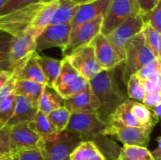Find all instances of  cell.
Here are the masks:
<instances>
[{"label":"cell","mask_w":161,"mask_h":160,"mask_svg":"<svg viewBox=\"0 0 161 160\" xmlns=\"http://www.w3.org/2000/svg\"><path fill=\"white\" fill-rule=\"evenodd\" d=\"M38 54L34 51L19 61L13 70V76L16 79L36 82L47 86V80L38 64Z\"/></svg>","instance_id":"obj_16"},{"label":"cell","mask_w":161,"mask_h":160,"mask_svg":"<svg viewBox=\"0 0 161 160\" xmlns=\"http://www.w3.org/2000/svg\"><path fill=\"white\" fill-rule=\"evenodd\" d=\"M79 6L71 0H58V6L52 16L49 25L71 24Z\"/></svg>","instance_id":"obj_24"},{"label":"cell","mask_w":161,"mask_h":160,"mask_svg":"<svg viewBox=\"0 0 161 160\" xmlns=\"http://www.w3.org/2000/svg\"><path fill=\"white\" fill-rule=\"evenodd\" d=\"M64 106V98L52 88L46 86L38 101V110L45 115Z\"/></svg>","instance_id":"obj_25"},{"label":"cell","mask_w":161,"mask_h":160,"mask_svg":"<svg viewBox=\"0 0 161 160\" xmlns=\"http://www.w3.org/2000/svg\"><path fill=\"white\" fill-rule=\"evenodd\" d=\"M38 3H40V0H7L0 10V17Z\"/></svg>","instance_id":"obj_37"},{"label":"cell","mask_w":161,"mask_h":160,"mask_svg":"<svg viewBox=\"0 0 161 160\" xmlns=\"http://www.w3.org/2000/svg\"><path fill=\"white\" fill-rule=\"evenodd\" d=\"M42 3H35L0 17V31L15 36L29 27Z\"/></svg>","instance_id":"obj_8"},{"label":"cell","mask_w":161,"mask_h":160,"mask_svg":"<svg viewBox=\"0 0 161 160\" xmlns=\"http://www.w3.org/2000/svg\"><path fill=\"white\" fill-rule=\"evenodd\" d=\"M7 1V0H0V10H1V9L3 8V5L6 3V2Z\"/></svg>","instance_id":"obj_46"},{"label":"cell","mask_w":161,"mask_h":160,"mask_svg":"<svg viewBox=\"0 0 161 160\" xmlns=\"http://www.w3.org/2000/svg\"><path fill=\"white\" fill-rule=\"evenodd\" d=\"M4 160H10V154H9V156H8L7 158H5Z\"/></svg>","instance_id":"obj_50"},{"label":"cell","mask_w":161,"mask_h":160,"mask_svg":"<svg viewBox=\"0 0 161 160\" xmlns=\"http://www.w3.org/2000/svg\"><path fill=\"white\" fill-rule=\"evenodd\" d=\"M13 76V72L10 71H3L0 72V90L7 83L8 80Z\"/></svg>","instance_id":"obj_42"},{"label":"cell","mask_w":161,"mask_h":160,"mask_svg":"<svg viewBox=\"0 0 161 160\" xmlns=\"http://www.w3.org/2000/svg\"><path fill=\"white\" fill-rule=\"evenodd\" d=\"M0 146L11 152L9 136H8L7 132H6V129L4 127L2 126H0Z\"/></svg>","instance_id":"obj_41"},{"label":"cell","mask_w":161,"mask_h":160,"mask_svg":"<svg viewBox=\"0 0 161 160\" xmlns=\"http://www.w3.org/2000/svg\"><path fill=\"white\" fill-rule=\"evenodd\" d=\"M27 124L28 127L39 136H45L57 132L54 127L49 121L47 115L39 110L34 119Z\"/></svg>","instance_id":"obj_28"},{"label":"cell","mask_w":161,"mask_h":160,"mask_svg":"<svg viewBox=\"0 0 161 160\" xmlns=\"http://www.w3.org/2000/svg\"><path fill=\"white\" fill-rule=\"evenodd\" d=\"M126 84H127V96L133 100L142 103V100L146 93L142 80L135 74H133L128 78Z\"/></svg>","instance_id":"obj_32"},{"label":"cell","mask_w":161,"mask_h":160,"mask_svg":"<svg viewBox=\"0 0 161 160\" xmlns=\"http://www.w3.org/2000/svg\"><path fill=\"white\" fill-rule=\"evenodd\" d=\"M138 13L137 0H112L103 17L100 33L107 36L127 19Z\"/></svg>","instance_id":"obj_6"},{"label":"cell","mask_w":161,"mask_h":160,"mask_svg":"<svg viewBox=\"0 0 161 160\" xmlns=\"http://www.w3.org/2000/svg\"><path fill=\"white\" fill-rule=\"evenodd\" d=\"M64 107L71 114L73 113H95L97 103L90 87L76 94L64 99Z\"/></svg>","instance_id":"obj_19"},{"label":"cell","mask_w":161,"mask_h":160,"mask_svg":"<svg viewBox=\"0 0 161 160\" xmlns=\"http://www.w3.org/2000/svg\"><path fill=\"white\" fill-rule=\"evenodd\" d=\"M145 41L146 44L152 51L153 54L157 60L160 61V50H161V35L160 32L156 31L148 24H144L142 29Z\"/></svg>","instance_id":"obj_29"},{"label":"cell","mask_w":161,"mask_h":160,"mask_svg":"<svg viewBox=\"0 0 161 160\" xmlns=\"http://www.w3.org/2000/svg\"><path fill=\"white\" fill-rule=\"evenodd\" d=\"M116 160H153V158L146 147L124 144Z\"/></svg>","instance_id":"obj_27"},{"label":"cell","mask_w":161,"mask_h":160,"mask_svg":"<svg viewBox=\"0 0 161 160\" xmlns=\"http://www.w3.org/2000/svg\"><path fill=\"white\" fill-rule=\"evenodd\" d=\"M90 87L89 82L80 75L64 57L61 60L59 74L52 89L65 99Z\"/></svg>","instance_id":"obj_5"},{"label":"cell","mask_w":161,"mask_h":160,"mask_svg":"<svg viewBox=\"0 0 161 160\" xmlns=\"http://www.w3.org/2000/svg\"><path fill=\"white\" fill-rule=\"evenodd\" d=\"M83 141L79 133L64 130L40 136L37 148L44 160H69L71 153Z\"/></svg>","instance_id":"obj_2"},{"label":"cell","mask_w":161,"mask_h":160,"mask_svg":"<svg viewBox=\"0 0 161 160\" xmlns=\"http://www.w3.org/2000/svg\"><path fill=\"white\" fill-rule=\"evenodd\" d=\"M71 30L70 24L48 25L36 39V52L39 53L53 47L64 48L69 42Z\"/></svg>","instance_id":"obj_13"},{"label":"cell","mask_w":161,"mask_h":160,"mask_svg":"<svg viewBox=\"0 0 161 160\" xmlns=\"http://www.w3.org/2000/svg\"><path fill=\"white\" fill-rule=\"evenodd\" d=\"M152 130L150 128L129 127L118 122L108 121L102 132V135L115 136L124 144L147 147Z\"/></svg>","instance_id":"obj_9"},{"label":"cell","mask_w":161,"mask_h":160,"mask_svg":"<svg viewBox=\"0 0 161 160\" xmlns=\"http://www.w3.org/2000/svg\"><path fill=\"white\" fill-rule=\"evenodd\" d=\"M36 51V39L26 32L12 36L9 46V61L12 71L16 64L32 52Z\"/></svg>","instance_id":"obj_17"},{"label":"cell","mask_w":161,"mask_h":160,"mask_svg":"<svg viewBox=\"0 0 161 160\" xmlns=\"http://www.w3.org/2000/svg\"><path fill=\"white\" fill-rule=\"evenodd\" d=\"M159 1L160 0H137L139 7L140 16L143 17L150 12Z\"/></svg>","instance_id":"obj_39"},{"label":"cell","mask_w":161,"mask_h":160,"mask_svg":"<svg viewBox=\"0 0 161 160\" xmlns=\"http://www.w3.org/2000/svg\"><path fill=\"white\" fill-rule=\"evenodd\" d=\"M9 154H10V153H9ZM9 155V154H2V153H0V157L5 156V155Z\"/></svg>","instance_id":"obj_49"},{"label":"cell","mask_w":161,"mask_h":160,"mask_svg":"<svg viewBox=\"0 0 161 160\" xmlns=\"http://www.w3.org/2000/svg\"><path fill=\"white\" fill-rule=\"evenodd\" d=\"M145 24H148L158 32L161 31V0L159 1L155 7L146 15L141 17Z\"/></svg>","instance_id":"obj_36"},{"label":"cell","mask_w":161,"mask_h":160,"mask_svg":"<svg viewBox=\"0 0 161 160\" xmlns=\"http://www.w3.org/2000/svg\"><path fill=\"white\" fill-rule=\"evenodd\" d=\"M49 121L53 125L57 132L63 131L66 129L71 117V113L65 107L55 109L47 115Z\"/></svg>","instance_id":"obj_30"},{"label":"cell","mask_w":161,"mask_h":160,"mask_svg":"<svg viewBox=\"0 0 161 160\" xmlns=\"http://www.w3.org/2000/svg\"><path fill=\"white\" fill-rule=\"evenodd\" d=\"M112 0H95L86 4L80 5L74 16L71 26L72 28L90 21L99 16H105Z\"/></svg>","instance_id":"obj_18"},{"label":"cell","mask_w":161,"mask_h":160,"mask_svg":"<svg viewBox=\"0 0 161 160\" xmlns=\"http://www.w3.org/2000/svg\"><path fill=\"white\" fill-rule=\"evenodd\" d=\"M38 111V107L35 106L25 97L16 95L14 113L4 127L17 124L28 123L32 120Z\"/></svg>","instance_id":"obj_21"},{"label":"cell","mask_w":161,"mask_h":160,"mask_svg":"<svg viewBox=\"0 0 161 160\" xmlns=\"http://www.w3.org/2000/svg\"><path fill=\"white\" fill-rule=\"evenodd\" d=\"M9 155H5V156L0 157V160H4L5 158H7V157L9 156Z\"/></svg>","instance_id":"obj_48"},{"label":"cell","mask_w":161,"mask_h":160,"mask_svg":"<svg viewBox=\"0 0 161 160\" xmlns=\"http://www.w3.org/2000/svg\"><path fill=\"white\" fill-rule=\"evenodd\" d=\"M9 136L11 152L23 148L37 147L40 136L33 132L27 123L4 127Z\"/></svg>","instance_id":"obj_15"},{"label":"cell","mask_w":161,"mask_h":160,"mask_svg":"<svg viewBox=\"0 0 161 160\" xmlns=\"http://www.w3.org/2000/svg\"><path fill=\"white\" fill-rule=\"evenodd\" d=\"M102 20L103 16H99L90 21L72 28L69 42L65 46L62 48L64 57L69 56L81 47L90 45L93 39L100 33Z\"/></svg>","instance_id":"obj_7"},{"label":"cell","mask_w":161,"mask_h":160,"mask_svg":"<svg viewBox=\"0 0 161 160\" xmlns=\"http://www.w3.org/2000/svg\"><path fill=\"white\" fill-rule=\"evenodd\" d=\"M142 104L147 108H153L161 104L160 93H146L142 100Z\"/></svg>","instance_id":"obj_40"},{"label":"cell","mask_w":161,"mask_h":160,"mask_svg":"<svg viewBox=\"0 0 161 160\" xmlns=\"http://www.w3.org/2000/svg\"><path fill=\"white\" fill-rule=\"evenodd\" d=\"M10 160H44L40 151L37 147L23 148L10 153Z\"/></svg>","instance_id":"obj_34"},{"label":"cell","mask_w":161,"mask_h":160,"mask_svg":"<svg viewBox=\"0 0 161 160\" xmlns=\"http://www.w3.org/2000/svg\"><path fill=\"white\" fill-rule=\"evenodd\" d=\"M161 75H156L148 79L143 80L142 84L144 86L146 93H160L161 88Z\"/></svg>","instance_id":"obj_38"},{"label":"cell","mask_w":161,"mask_h":160,"mask_svg":"<svg viewBox=\"0 0 161 160\" xmlns=\"http://www.w3.org/2000/svg\"><path fill=\"white\" fill-rule=\"evenodd\" d=\"M135 75L142 80H146L156 75H161L160 61L154 59L143 66L135 73Z\"/></svg>","instance_id":"obj_35"},{"label":"cell","mask_w":161,"mask_h":160,"mask_svg":"<svg viewBox=\"0 0 161 160\" xmlns=\"http://www.w3.org/2000/svg\"><path fill=\"white\" fill-rule=\"evenodd\" d=\"M160 107H161V104H158L157 106L153 107V108H148L149 109V111H151V114H152L153 118L155 120L156 123L159 122L160 120Z\"/></svg>","instance_id":"obj_43"},{"label":"cell","mask_w":161,"mask_h":160,"mask_svg":"<svg viewBox=\"0 0 161 160\" xmlns=\"http://www.w3.org/2000/svg\"><path fill=\"white\" fill-rule=\"evenodd\" d=\"M58 6V0L48 3H42L40 9L36 13L31 24L25 31L27 34L36 39L42 31L50 24L52 16Z\"/></svg>","instance_id":"obj_20"},{"label":"cell","mask_w":161,"mask_h":160,"mask_svg":"<svg viewBox=\"0 0 161 160\" xmlns=\"http://www.w3.org/2000/svg\"><path fill=\"white\" fill-rule=\"evenodd\" d=\"M156 59L145 41L142 31L135 35L125 48V56L123 64L122 79L127 83L130 76L135 74L143 66Z\"/></svg>","instance_id":"obj_4"},{"label":"cell","mask_w":161,"mask_h":160,"mask_svg":"<svg viewBox=\"0 0 161 160\" xmlns=\"http://www.w3.org/2000/svg\"><path fill=\"white\" fill-rule=\"evenodd\" d=\"M116 67L112 70H102L88 80L90 89L97 103L95 114L105 124L115 109L127 100L116 77Z\"/></svg>","instance_id":"obj_1"},{"label":"cell","mask_w":161,"mask_h":160,"mask_svg":"<svg viewBox=\"0 0 161 160\" xmlns=\"http://www.w3.org/2000/svg\"><path fill=\"white\" fill-rule=\"evenodd\" d=\"M46 85L27 80L16 79L14 93L28 99L32 104L38 107V101L43 92Z\"/></svg>","instance_id":"obj_22"},{"label":"cell","mask_w":161,"mask_h":160,"mask_svg":"<svg viewBox=\"0 0 161 160\" xmlns=\"http://www.w3.org/2000/svg\"><path fill=\"white\" fill-rule=\"evenodd\" d=\"M71 1L73 2V3H75V4L80 6V5L86 4V3H91V2L95 1V0H71Z\"/></svg>","instance_id":"obj_44"},{"label":"cell","mask_w":161,"mask_h":160,"mask_svg":"<svg viewBox=\"0 0 161 160\" xmlns=\"http://www.w3.org/2000/svg\"><path fill=\"white\" fill-rule=\"evenodd\" d=\"M96 61L102 70H112L123 64L124 59L112 45L106 36L99 33L91 42Z\"/></svg>","instance_id":"obj_14"},{"label":"cell","mask_w":161,"mask_h":160,"mask_svg":"<svg viewBox=\"0 0 161 160\" xmlns=\"http://www.w3.org/2000/svg\"><path fill=\"white\" fill-rule=\"evenodd\" d=\"M108 121L134 128L153 129L157 124L147 107L141 102L129 99L115 109L108 117Z\"/></svg>","instance_id":"obj_3"},{"label":"cell","mask_w":161,"mask_h":160,"mask_svg":"<svg viewBox=\"0 0 161 160\" xmlns=\"http://www.w3.org/2000/svg\"><path fill=\"white\" fill-rule=\"evenodd\" d=\"M106 124L95 113H73L65 130L79 133L84 141H92L98 136H104L102 132Z\"/></svg>","instance_id":"obj_10"},{"label":"cell","mask_w":161,"mask_h":160,"mask_svg":"<svg viewBox=\"0 0 161 160\" xmlns=\"http://www.w3.org/2000/svg\"><path fill=\"white\" fill-rule=\"evenodd\" d=\"M16 94L14 92L0 103V126L4 127L12 116L15 105Z\"/></svg>","instance_id":"obj_33"},{"label":"cell","mask_w":161,"mask_h":160,"mask_svg":"<svg viewBox=\"0 0 161 160\" xmlns=\"http://www.w3.org/2000/svg\"><path fill=\"white\" fill-rule=\"evenodd\" d=\"M53 1H56V0H40V3H50V2H53Z\"/></svg>","instance_id":"obj_47"},{"label":"cell","mask_w":161,"mask_h":160,"mask_svg":"<svg viewBox=\"0 0 161 160\" xmlns=\"http://www.w3.org/2000/svg\"><path fill=\"white\" fill-rule=\"evenodd\" d=\"M12 36L0 31V72L10 71L13 72L9 61V46Z\"/></svg>","instance_id":"obj_31"},{"label":"cell","mask_w":161,"mask_h":160,"mask_svg":"<svg viewBox=\"0 0 161 160\" xmlns=\"http://www.w3.org/2000/svg\"><path fill=\"white\" fill-rule=\"evenodd\" d=\"M69 160H107L97 144L92 141H83L71 153Z\"/></svg>","instance_id":"obj_23"},{"label":"cell","mask_w":161,"mask_h":160,"mask_svg":"<svg viewBox=\"0 0 161 160\" xmlns=\"http://www.w3.org/2000/svg\"><path fill=\"white\" fill-rule=\"evenodd\" d=\"M37 61L47 80V86L52 88L55 79L59 74L61 61L47 56L38 54Z\"/></svg>","instance_id":"obj_26"},{"label":"cell","mask_w":161,"mask_h":160,"mask_svg":"<svg viewBox=\"0 0 161 160\" xmlns=\"http://www.w3.org/2000/svg\"><path fill=\"white\" fill-rule=\"evenodd\" d=\"M0 153H2V154H9V153H11V152H9V151L6 150V149L4 148V147H1V146H0Z\"/></svg>","instance_id":"obj_45"},{"label":"cell","mask_w":161,"mask_h":160,"mask_svg":"<svg viewBox=\"0 0 161 160\" xmlns=\"http://www.w3.org/2000/svg\"><path fill=\"white\" fill-rule=\"evenodd\" d=\"M64 58L86 80H90L102 71L96 61L94 47L91 44L78 49Z\"/></svg>","instance_id":"obj_12"},{"label":"cell","mask_w":161,"mask_h":160,"mask_svg":"<svg viewBox=\"0 0 161 160\" xmlns=\"http://www.w3.org/2000/svg\"><path fill=\"white\" fill-rule=\"evenodd\" d=\"M144 24L140 14H136L127 19L106 36L110 43L124 61L125 56V48L127 43L135 35L142 31Z\"/></svg>","instance_id":"obj_11"}]
</instances>
